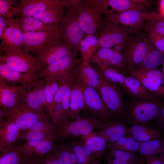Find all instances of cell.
Returning a JSON list of instances; mask_svg holds the SVG:
<instances>
[{
    "mask_svg": "<svg viewBox=\"0 0 164 164\" xmlns=\"http://www.w3.org/2000/svg\"><path fill=\"white\" fill-rule=\"evenodd\" d=\"M103 19L113 23L131 35H138L143 28L145 21L164 19L155 12L133 10L106 15Z\"/></svg>",
    "mask_w": 164,
    "mask_h": 164,
    "instance_id": "6da1fadb",
    "label": "cell"
},
{
    "mask_svg": "<svg viewBox=\"0 0 164 164\" xmlns=\"http://www.w3.org/2000/svg\"><path fill=\"white\" fill-rule=\"evenodd\" d=\"M5 52L0 56V62L21 73L42 78L43 70L36 56L21 48L10 49Z\"/></svg>",
    "mask_w": 164,
    "mask_h": 164,
    "instance_id": "7a4b0ae2",
    "label": "cell"
},
{
    "mask_svg": "<svg viewBox=\"0 0 164 164\" xmlns=\"http://www.w3.org/2000/svg\"><path fill=\"white\" fill-rule=\"evenodd\" d=\"M69 7H71L75 13L85 35L97 36L104 20L102 15L94 7L91 0H69Z\"/></svg>",
    "mask_w": 164,
    "mask_h": 164,
    "instance_id": "3957f363",
    "label": "cell"
},
{
    "mask_svg": "<svg viewBox=\"0 0 164 164\" xmlns=\"http://www.w3.org/2000/svg\"><path fill=\"white\" fill-rule=\"evenodd\" d=\"M105 121L95 117H83L63 121L57 125V141L62 142L70 137H82L99 130Z\"/></svg>",
    "mask_w": 164,
    "mask_h": 164,
    "instance_id": "277c9868",
    "label": "cell"
},
{
    "mask_svg": "<svg viewBox=\"0 0 164 164\" xmlns=\"http://www.w3.org/2000/svg\"><path fill=\"white\" fill-rule=\"evenodd\" d=\"M163 106L160 101L135 99L128 107V121L132 125L147 124L148 121L156 119Z\"/></svg>",
    "mask_w": 164,
    "mask_h": 164,
    "instance_id": "5b68a950",
    "label": "cell"
},
{
    "mask_svg": "<svg viewBox=\"0 0 164 164\" xmlns=\"http://www.w3.org/2000/svg\"><path fill=\"white\" fill-rule=\"evenodd\" d=\"M62 39L76 53L80 50V43L85 34L73 9H67L58 26Z\"/></svg>",
    "mask_w": 164,
    "mask_h": 164,
    "instance_id": "8992f818",
    "label": "cell"
},
{
    "mask_svg": "<svg viewBox=\"0 0 164 164\" xmlns=\"http://www.w3.org/2000/svg\"><path fill=\"white\" fill-rule=\"evenodd\" d=\"M45 82L43 78L31 84L19 85L17 103L27 105L46 118L47 117L43 108L46 105Z\"/></svg>",
    "mask_w": 164,
    "mask_h": 164,
    "instance_id": "52a82bcc",
    "label": "cell"
},
{
    "mask_svg": "<svg viewBox=\"0 0 164 164\" xmlns=\"http://www.w3.org/2000/svg\"><path fill=\"white\" fill-rule=\"evenodd\" d=\"M97 71L99 80L98 91L104 103L115 117L124 116L125 103L121 88L108 80Z\"/></svg>",
    "mask_w": 164,
    "mask_h": 164,
    "instance_id": "ba28073f",
    "label": "cell"
},
{
    "mask_svg": "<svg viewBox=\"0 0 164 164\" xmlns=\"http://www.w3.org/2000/svg\"><path fill=\"white\" fill-rule=\"evenodd\" d=\"M94 7L101 15L136 10L148 12L152 4L145 0H91Z\"/></svg>",
    "mask_w": 164,
    "mask_h": 164,
    "instance_id": "9c48e42d",
    "label": "cell"
},
{
    "mask_svg": "<svg viewBox=\"0 0 164 164\" xmlns=\"http://www.w3.org/2000/svg\"><path fill=\"white\" fill-rule=\"evenodd\" d=\"M3 112L6 120L14 123L21 130L22 133L39 120L45 118L24 104L16 103Z\"/></svg>",
    "mask_w": 164,
    "mask_h": 164,
    "instance_id": "30bf717a",
    "label": "cell"
},
{
    "mask_svg": "<svg viewBox=\"0 0 164 164\" xmlns=\"http://www.w3.org/2000/svg\"><path fill=\"white\" fill-rule=\"evenodd\" d=\"M134 37L118 26L105 20L98 38L97 49L111 48L117 45L125 47Z\"/></svg>",
    "mask_w": 164,
    "mask_h": 164,
    "instance_id": "8fae6325",
    "label": "cell"
},
{
    "mask_svg": "<svg viewBox=\"0 0 164 164\" xmlns=\"http://www.w3.org/2000/svg\"><path fill=\"white\" fill-rule=\"evenodd\" d=\"M23 36L22 49L37 55L46 46L62 39L59 30L25 32Z\"/></svg>",
    "mask_w": 164,
    "mask_h": 164,
    "instance_id": "7c38bea8",
    "label": "cell"
},
{
    "mask_svg": "<svg viewBox=\"0 0 164 164\" xmlns=\"http://www.w3.org/2000/svg\"><path fill=\"white\" fill-rule=\"evenodd\" d=\"M76 83L83 93L85 103L84 110L88 111L95 117L105 121H108L111 118L115 117L106 106L98 91Z\"/></svg>",
    "mask_w": 164,
    "mask_h": 164,
    "instance_id": "4fadbf2b",
    "label": "cell"
},
{
    "mask_svg": "<svg viewBox=\"0 0 164 164\" xmlns=\"http://www.w3.org/2000/svg\"><path fill=\"white\" fill-rule=\"evenodd\" d=\"M129 73L149 91L157 97H164V77L157 68H141Z\"/></svg>",
    "mask_w": 164,
    "mask_h": 164,
    "instance_id": "5bb4252c",
    "label": "cell"
},
{
    "mask_svg": "<svg viewBox=\"0 0 164 164\" xmlns=\"http://www.w3.org/2000/svg\"><path fill=\"white\" fill-rule=\"evenodd\" d=\"M73 52L63 59L48 66L43 70L41 76L57 82L73 76L77 62Z\"/></svg>",
    "mask_w": 164,
    "mask_h": 164,
    "instance_id": "9a60e30c",
    "label": "cell"
},
{
    "mask_svg": "<svg viewBox=\"0 0 164 164\" xmlns=\"http://www.w3.org/2000/svg\"><path fill=\"white\" fill-rule=\"evenodd\" d=\"M146 38L143 34H139L125 46L122 54L126 71L133 70L143 60L147 51Z\"/></svg>",
    "mask_w": 164,
    "mask_h": 164,
    "instance_id": "2e32d148",
    "label": "cell"
},
{
    "mask_svg": "<svg viewBox=\"0 0 164 164\" xmlns=\"http://www.w3.org/2000/svg\"><path fill=\"white\" fill-rule=\"evenodd\" d=\"M57 140L56 132H55L39 140L26 142L19 146H16L15 148L24 156H43L50 152L54 143Z\"/></svg>",
    "mask_w": 164,
    "mask_h": 164,
    "instance_id": "e0dca14e",
    "label": "cell"
},
{
    "mask_svg": "<svg viewBox=\"0 0 164 164\" xmlns=\"http://www.w3.org/2000/svg\"><path fill=\"white\" fill-rule=\"evenodd\" d=\"M73 52L72 49L69 45L60 40L45 46L36 57L43 70L48 66L63 59Z\"/></svg>",
    "mask_w": 164,
    "mask_h": 164,
    "instance_id": "ac0fdd59",
    "label": "cell"
},
{
    "mask_svg": "<svg viewBox=\"0 0 164 164\" xmlns=\"http://www.w3.org/2000/svg\"><path fill=\"white\" fill-rule=\"evenodd\" d=\"M61 6L68 8L69 0H21L18 5V11L21 17H32L50 7Z\"/></svg>",
    "mask_w": 164,
    "mask_h": 164,
    "instance_id": "d6986e66",
    "label": "cell"
},
{
    "mask_svg": "<svg viewBox=\"0 0 164 164\" xmlns=\"http://www.w3.org/2000/svg\"><path fill=\"white\" fill-rule=\"evenodd\" d=\"M6 23L1 38L0 50L5 52L13 48H21L24 43L23 32L15 22L13 18H6Z\"/></svg>",
    "mask_w": 164,
    "mask_h": 164,
    "instance_id": "ffe728a7",
    "label": "cell"
},
{
    "mask_svg": "<svg viewBox=\"0 0 164 164\" xmlns=\"http://www.w3.org/2000/svg\"><path fill=\"white\" fill-rule=\"evenodd\" d=\"M42 78L16 71L5 63L0 62V80L8 85H28Z\"/></svg>",
    "mask_w": 164,
    "mask_h": 164,
    "instance_id": "44dd1931",
    "label": "cell"
},
{
    "mask_svg": "<svg viewBox=\"0 0 164 164\" xmlns=\"http://www.w3.org/2000/svg\"><path fill=\"white\" fill-rule=\"evenodd\" d=\"M88 62L100 63L114 68L118 71H126L122 54L112 49L101 48L91 56Z\"/></svg>",
    "mask_w": 164,
    "mask_h": 164,
    "instance_id": "7402d4cb",
    "label": "cell"
},
{
    "mask_svg": "<svg viewBox=\"0 0 164 164\" xmlns=\"http://www.w3.org/2000/svg\"><path fill=\"white\" fill-rule=\"evenodd\" d=\"M73 76L77 83L98 91L99 80L97 70L92 67L88 61H83L76 67Z\"/></svg>",
    "mask_w": 164,
    "mask_h": 164,
    "instance_id": "603a6c76",
    "label": "cell"
},
{
    "mask_svg": "<svg viewBox=\"0 0 164 164\" xmlns=\"http://www.w3.org/2000/svg\"><path fill=\"white\" fill-rule=\"evenodd\" d=\"M127 126L122 120L105 121L97 132L107 143L116 141L127 135Z\"/></svg>",
    "mask_w": 164,
    "mask_h": 164,
    "instance_id": "cb8c5ba5",
    "label": "cell"
},
{
    "mask_svg": "<svg viewBox=\"0 0 164 164\" xmlns=\"http://www.w3.org/2000/svg\"><path fill=\"white\" fill-rule=\"evenodd\" d=\"M125 91L135 99L159 101L158 97L147 89L135 77L125 76Z\"/></svg>",
    "mask_w": 164,
    "mask_h": 164,
    "instance_id": "d4e9b609",
    "label": "cell"
},
{
    "mask_svg": "<svg viewBox=\"0 0 164 164\" xmlns=\"http://www.w3.org/2000/svg\"><path fill=\"white\" fill-rule=\"evenodd\" d=\"M127 135L140 142L161 138V135L158 131L145 124L132 125L127 128Z\"/></svg>",
    "mask_w": 164,
    "mask_h": 164,
    "instance_id": "484cf974",
    "label": "cell"
},
{
    "mask_svg": "<svg viewBox=\"0 0 164 164\" xmlns=\"http://www.w3.org/2000/svg\"><path fill=\"white\" fill-rule=\"evenodd\" d=\"M13 20L23 32L59 30L58 26L45 23L32 16H23L20 18H13Z\"/></svg>",
    "mask_w": 164,
    "mask_h": 164,
    "instance_id": "4316f807",
    "label": "cell"
},
{
    "mask_svg": "<svg viewBox=\"0 0 164 164\" xmlns=\"http://www.w3.org/2000/svg\"><path fill=\"white\" fill-rule=\"evenodd\" d=\"M82 137V142L90 150L95 159H100L105 153L107 142L97 132H92Z\"/></svg>",
    "mask_w": 164,
    "mask_h": 164,
    "instance_id": "83f0119b",
    "label": "cell"
},
{
    "mask_svg": "<svg viewBox=\"0 0 164 164\" xmlns=\"http://www.w3.org/2000/svg\"><path fill=\"white\" fill-rule=\"evenodd\" d=\"M146 43L147 47L146 55L142 61L133 70L144 68H157L162 63L164 59V54L155 47L150 39L146 38Z\"/></svg>",
    "mask_w": 164,
    "mask_h": 164,
    "instance_id": "f1b7e54d",
    "label": "cell"
},
{
    "mask_svg": "<svg viewBox=\"0 0 164 164\" xmlns=\"http://www.w3.org/2000/svg\"><path fill=\"white\" fill-rule=\"evenodd\" d=\"M22 133L13 122L5 121L0 126V140L6 147H15Z\"/></svg>",
    "mask_w": 164,
    "mask_h": 164,
    "instance_id": "f546056e",
    "label": "cell"
},
{
    "mask_svg": "<svg viewBox=\"0 0 164 164\" xmlns=\"http://www.w3.org/2000/svg\"><path fill=\"white\" fill-rule=\"evenodd\" d=\"M51 150L60 164H78L71 142L53 144Z\"/></svg>",
    "mask_w": 164,
    "mask_h": 164,
    "instance_id": "4dcf8cb0",
    "label": "cell"
},
{
    "mask_svg": "<svg viewBox=\"0 0 164 164\" xmlns=\"http://www.w3.org/2000/svg\"><path fill=\"white\" fill-rule=\"evenodd\" d=\"M19 86H9L0 80V107L2 111L17 103Z\"/></svg>",
    "mask_w": 164,
    "mask_h": 164,
    "instance_id": "1f68e13d",
    "label": "cell"
},
{
    "mask_svg": "<svg viewBox=\"0 0 164 164\" xmlns=\"http://www.w3.org/2000/svg\"><path fill=\"white\" fill-rule=\"evenodd\" d=\"M64 7L61 6H54L34 15L32 17L45 23L58 27L65 12Z\"/></svg>",
    "mask_w": 164,
    "mask_h": 164,
    "instance_id": "d6a6232c",
    "label": "cell"
},
{
    "mask_svg": "<svg viewBox=\"0 0 164 164\" xmlns=\"http://www.w3.org/2000/svg\"><path fill=\"white\" fill-rule=\"evenodd\" d=\"M85 103L83 93L78 84L75 82L72 88L69 109L70 118L72 120L78 118L80 112L85 109Z\"/></svg>",
    "mask_w": 164,
    "mask_h": 164,
    "instance_id": "836d02e7",
    "label": "cell"
},
{
    "mask_svg": "<svg viewBox=\"0 0 164 164\" xmlns=\"http://www.w3.org/2000/svg\"><path fill=\"white\" fill-rule=\"evenodd\" d=\"M139 157L134 152L110 149L105 159L107 164H136Z\"/></svg>",
    "mask_w": 164,
    "mask_h": 164,
    "instance_id": "e575fe53",
    "label": "cell"
},
{
    "mask_svg": "<svg viewBox=\"0 0 164 164\" xmlns=\"http://www.w3.org/2000/svg\"><path fill=\"white\" fill-rule=\"evenodd\" d=\"M97 70L103 76L112 84L125 89V76L117 70L100 63H96Z\"/></svg>",
    "mask_w": 164,
    "mask_h": 164,
    "instance_id": "d590c367",
    "label": "cell"
},
{
    "mask_svg": "<svg viewBox=\"0 0 164 164\" xmlns=\"http://www.w3.org/2000/svg\"><path fill=\"white\" fill-rule=\"evenodd\" d=\"M140 143L127 135L114 142L107 143V147L109 149H115L135 152H138Z\"/></svg>",
    "mask_w": 164,
    "mask_h": 164,
    "instance_id": "8d00e7d4",
    "label": "cell"
},
{
    "mask_svg": "<svg viewBox=\"0 0 164 164\" xmlns=\"http://www.w3.org/2000/svg\"><path fill=\"white\" fill-rule=\"evenodd\" d=\"M139 156H153L164 153L163 141L160 138L141 142L138 152Z\"/></svg>",
    "mask_w": 164,
    "mask_h": 164,
    "instance_id": "74e56055",
    "label": "cell"
},
{
    "mask_svg": "<svg viewBox=\"0 0 164 164\" xmlns=\"http://www.w3.org/2000/svg\"><path fill=\"white\" fill-rule=\"evenodd\" d=\"M98 38L93 35H85L82 40L80 51L84 61H88L97 49Z\"/></svg>",
    "mask_w": 164,
    "mask_h": 164,
    "instance_id": "f35d334b",
    "label": "cell"
},
{
    "mask_svg": "<svg viewBox=\"0 0 164 164\" xmlns=\"http://www.w3.org/2000/svg\"><path fill=\"white\" fill-rule=\"evenodd\" d=\"M71 143L78 164H91L95 159L89 149L82 142L73 141Z\"/></svg>",
    "mask_w": 164,
    "mask_h": 164,
    "instance_id": "ab89813d",
    "label": "cell"
},
{
    "mask_svg": "<svg viewBox=\"0 0 164 164\" xmlns=\"http://www.w3.org/2000/svg\"><path fill=\"white\" fill-rule=\"evenodd\" d=\"M45 78L44 90L46 98L45 110L47 113L54 107V98L58 88L59 84L58 82L53 80Z\"/></svg>",
    "mask_w": 164,
    "mask_h": 164,
    "instance_id": "60d3db41",
    "label": "cell"
},
{
    "mask_svg": "<svg viewBox=\"0 0 164 164\" xmlns=\"http://www.w3.org/2000/svg\"><path fill=\"white\" fill-rule=\"evenodd\" d=\"M15 147H6L0 154V164H20L24 156Z\"/></svg>",
    "mask_w": 164,
    "mask_h": 164,
    "instance_id": "b9f144b4",
    "label": "cell"
},
{
    "mask_svg": "<svg viewBox=\"0 0 164 164\" xmlns=\"http://www.w3.org/2000/svg\"><path fill=\"white\" fill-rule=\"evenodd\" d=\"M46 114L53 124L56 126L68 119L65 115L61 102L56 104Z\"/></svg>",
    "mask_w": 164,
    "mask_h": 164,
    "instance_id": "7bdbcfd3",
    "label": "cell"
},
{
    "mask_svg": "<svg viewBox=\"0 0 164 164\" xmlns=\"http://www.w3.org/2000/svg\"><path fill=\"white\" fill-rule=\"evenodd\" d=\"M18 5L15 0H0V15L7 18H12L18 12Z\"/></svg>",
    "mask_w": 164,
    "mask_h": 164,
    "instance_id": "ee69618b",
    "label": "cell"
},
{
    "mask_svg": "<svg viewBox=\"0 0 164 164\" xmlns=\"http://www.w3.org/2000/svg\"><path fill=\"white\" fill-rule=\"evenodd\" d=\"M57 129V126L47 117L39 120L25 132H46L53 133L56 132Z\"/></svg>",
    "mask_w": 164,
    "mask_h": 164,
    "instance_id": "f6af8a7d",
    "label": "cell"
},
{
    "mask_svg": "<svg viewBox=\"0 0 164 164\" xmlns=\"http://www.w3.org/2000/svg\"><path fill=\"white\" fill-rule=\"evenodd\" d=\"M59 87L54 98V106L57 103L62 102L68 88L74 84V80L73 76L68 79L58 82Z\"/></svg>",
    "mask_w": 164,
    "mask_h": 164,
    "instance_id": "bcb514c9",
    "label": "cell"
},
{
    "mask_svg": "<svg viewBox=\"0 0 164 164\" xmlns=\"http://www.w3.org/2000/svg\"><path fill=\"white\" fill-rule=\"evenodd\" d=\"M146 22V23L144 24V27L149 34L158 33L164 35V19L147 21Z\"/></svg>",
    "mask_w": 164,
    "mask_h": 164,
    "instance_id": "7dc6e473",
    "label": "cell"
},
{
    "mask_svg": "<svg viewBox=\"0 0 164 164\" xmlns=\"http://www.w3.org/2000/svg\"><path fill=\"white\" fill-rule=\"evenodd\" d=\"M52 133L46 132H25L21 134L19 140L26 142L38 141L45 138Z\"/></svg>",
    "mask_w": 164,
    "mask_h": 164,
    "instance_id": "c3c4849f",
    "label": "cell"
},
{
    "mask_svg": "<svg viewBox=\"0 0 164 164\" xmlns=\"http://www.w3.org/2000/svg\"><path fill=\"white\" fill-rule=\"evenodd\" d=\"M149 39L155 47L163 54L164 53V35L158 33L149 34Z\"/></svg>",
    "mask_w": 164,
    "mask_h": 164,
    "instance_id": "681fc988",
    "label": "cell"
},
{
    "mask_svg": "<svg viewBox=\"0 0 164 164\" xmlns=\"http://www.w3.org/2000/svg\"><path fill=\"white\" fill-rule=\"evenodd\" d=\"M73 85L74 84L70 86L68 88L61 102L63 105L65 115L67 119L69 118H70L69 109L70 98L71 90Z\"/></svg>",
    "mask_w": 164,
    "mask_h": 164,
    "instance_id": "f907efd6",
    "label": "cell"
},
{
    "mask_svg": "<svg viewBox=\"0 0 164 164\" xmlns=\"http://www.w3.org/2000/svg\"><path fill=\"white\" fill-rule=\"evenodd\" d=\"M146 164H164V153L153 156H143Z\"/></svg>",
    "mask_w": 164,
    "mask_h": 164,
    "instance_id": "816d5d0a",
    "label": "cell"
},
{
    "mask_svg": "<svg viewBox=\"0 0 164 164\" xmlns=\"http://www.w3.org/2000/svg\"><path fill=\"white\" fill-rule=\"evenodd\" d=\"M45 156L37 157L24 156L20 164H42Z\"/></svg>",
    "mask_w": 164,
    "mask_h": 164,
    "instance_id": "f5cc1de1",
    "label": "cell"
},
{
    "mask_svg": "<svg viewBox=\"0 0 164 164\" xmlns=\"http://www.w3.org/2000/svg\"><path fill=\"white\" fill-rule=\"evenodd\" d=\"M42 164H60L52 152H49L45 156Z\"/></svg>",
    "mask_w": 164,
    "mask_h": 164,
    "instance_id": "db71d44e",
    "label": "cell"
},
{
    "mask_svg": "<svg viewBox=\"0 0 164 164\" xmlns=\"http://www.w3.org/2000/svg\"><path fill=\"white\" fill-rule=\"evenodd\" d=\"M6 18L0 15V39L2 37L6 26Z\"/></svg>",
    "mask_w": 164,
    "mask_h": 164,
    "instance_id": "11a10c76",
    "label": "cell"
},
{
    "mask_svg": "<svg viewBox=\"0 0 164 164\" xmlns=\"http://www.w3.org/2000/svg\"><path fill=\"white\" fill-rule=\"evenodd\" d=\"M158 120V123L161 127L162 129H164V106H163L158 115V117L156 118Z\"/></svg>",
    "mask_w": 164,
    "mask_h": 164,
    "instance_id": "9f6ffc18",
    "label": "cell"
},
{
    "mask_svg": "<svg viewBox=\"0 0 164 164\" xmlns=\"http://www.w3.org/2000/svg\"><path fill=\"white\" fill-rule=\"evenodd\" d=\"M159 15L164 17V0H161L159 1Z\"/></svg>",
    "mask_w": 164,
    "mask_h": 164,
    "instance_id": "6f0895ef",
    "label": "cell"
},
{
    "mask_svg": "<svg viewBox=\"0 0 164 164\" xmlns=\"http://www.w3.org/2000/svg\"><path fill=\"white\" fill-rule=\"evenodd\" d=\"M5 116L3 111L2 110L0 107V126L5 121Z\"/></svg>",
    "mask_w": 164,
    "mask_h": 164,
    "instance_id": "680465c9",
    "label": "cell"
},
{
    "mask_svg": "<svg viewBox=\"0 0 164 164\" xmlns=\"http://www.w3.org/2000/svg\"><path fill=\"white\" fill-rule=\"evenodd\" d=\"M6 148V147L2 142L0 140V154Z\"/></svg>",
    "mask_w": 164,
    "mask_h": 164,
    "instance_id": "91938a15",
    "label": "cell"
},
{
    "mask_svg": "<svg viewBox=\"0 0 164 164\" xmlns=\"http://www.w3.org/2000/svg\"><path fill=\"white\" fill-rule=\"evenodd\" d=\"M91 164H103L96 160V159H93L91 161Z\"/></svg>",
    "mask_w": 164,
    "mask_h": 164,
    "instance_id": "94428289",
    "label": "cell"
},
{
    "mask_svg": "<svg viewBox=\"0 0 164 164\" xmlns=\"http://www.w3.org/2000/svg\"><path fill=\"white\" fill-rule=\"evenodd\" d=\"M162 70L161 71L162 75L163 77H164V59L163 60L162 63Z\"/></svg>",
    "mask_w": 164,
    "mask_h": 164,
    "instance_id": "6125c7cd",
    "label": "cell"
},
{
    "mask_svg": "<svg viewBox=\"0 0 164 164\" xmlns=\"http://www.w3.org/2000/svg\"><path fill=\"white\" fill-rule=\"evenodd\" d=\"M1 55H2V54H1V52H0V56Z\"/></svg>",
    "mask_w": 164,
    "mask_h": 164,
    "instance_id": "be15d7a7",
    "label": "cell"
},
{
    "mask_svg": "<svg viewBox=\"0 0 164 164\" xmlns=\"http://www.w3.org/2000/svg\"></svg>",
    "mask_w": 164,
    "mask_h": 164,
    "instance_id": "e7e4bbea",
    "label": "cell"
},
{
    "mask_svg": "<svg viewBox=\"0 0 164 164\" xmlns=\"http://www.w3.org/2000/svg\"></svg>",
    "mask_w": 164,
    "mask_h": 164,
    "instance_id": "03108f58",
    "label": "cell"
}]
</instances>
